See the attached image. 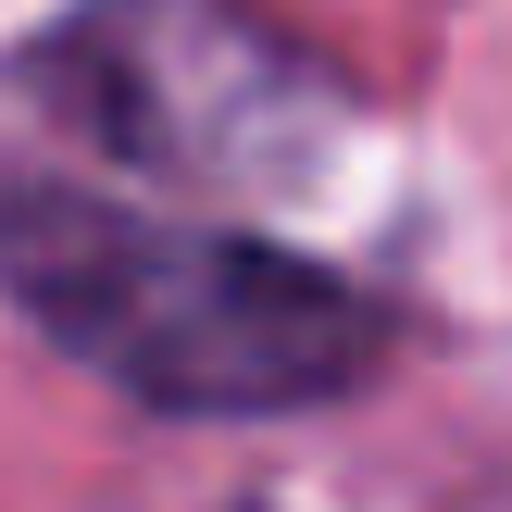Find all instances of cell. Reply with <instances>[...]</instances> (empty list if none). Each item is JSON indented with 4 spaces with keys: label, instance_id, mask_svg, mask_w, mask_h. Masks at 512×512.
<instances>
[{
    "label": "cell",
    "instance_id": "6da1fadb",
    "mask_svg": "<svg viewBox=\"0 0 512 512\" xmlns=\"http://www.w3.org/2000/svg\"><path fill=\"white\" fill-rule=\"evenodd\" d=\"M0 300L88 388L163 425L325 413V400L375 388L400 338L363 275L275 250L250 225L75 188V175H0Z\"/></svg>",
    "mask_w": 512,
    "mask_h": 512
},
{
    "label": "cell",
    "instance_id": "7a4b0ae2",
    "mask_svg": "<svg viewBox=\"0 0 512 512\" xmlns=\"http://www.w3.org/2000/svg\"><path fill=\"white\" fill-rule=\"evenodd\" d=\"M13 100L63 150L213 213L313 200L363 138V88L263 0H75L25 38Z\"/></svg>",
    "mask_w": 512,
    "mask_h": 512
}]
</instances>
